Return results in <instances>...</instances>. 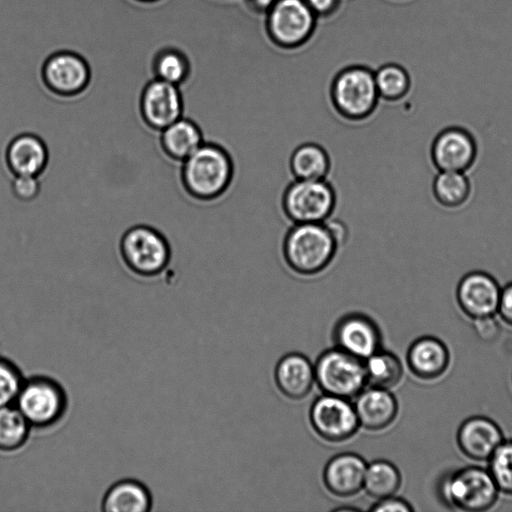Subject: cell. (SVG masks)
Listing matches in <instances>:
<instances>
[{"mask_svg":"<svg viewBox=\"0 0 512 512\" xmlns=\"http://www.w3.org/2000/svg\"><path fill=\"white\" fill-rule=\"evenodd\" d=\"M501 287L494 277L482 271L464 275L456 289V300L462 312L470 319L497 313Z\"/></svg>","mask_w":512,"mask_h":512,"instance_id":"13","label":"cell"},{"mask_svg":"<svg viewBox=\"0 0 512 512\" xmlns=\"http://www.w3.org/2000/svg\"><path fill=\"white\" fill-rule=\"evenodd\" d=\"M409 370L419 379L431 381L441 377L450 364V352L446 344L434 336H422L414 340L406 354Z\"/></svg>","mask_w":512,"mask_h":512,"instance_id":"18","label":"cell"},{"mask_svg":"<svg viewBox=\"0 0 512 512\" xmlns=\"http://www.w3.org/2000/svg\"><path fill=\"white\" fill-rule=\"evenodd\" d=\"M360 426L379 431L390 426L398 414V402L388 390L370 387L356 396L354 404Z\"/></svg>","mask_w":512,"mask_h":512,"instance_id":"20","label":"cell"},{"mask_svg":"<svg viewBox=\"0 0 512 512\" xmlns=\"http://www.w3.org/2000/svg\"><path fill=\"white\" fill-rule=\"evenodd\" d=\"M472 325L478 338L487 343L496 340L501 331L495 315L473 319Z\"/></svg>","mask_w":512,"mask_h":512,"instance_id":"34","label":"cell"},{"mask_svg":"<svg viewBox=\"0 0 512 512\" xmlns=\"http://www.w3.org/2000/svg\"><path fill=\"white\" fill-rule=\"evenodd\" d=\"M183 103L179 86L155 77L143 86L139 97L143 121L158 131L183 116Z\"/></svg>","mask_w":512,"mask_h":512,"instance_id":"12","label":"cell"},{"mask_svg":"<svg viewBox=\"0 0 512 512\" xmlns=\"http://www.w3.org/2000/svg\"><path fill=\"white\" fill-rule=\"evenodd\" d=\"M314 371L315 382L324 394L350 399L366 385L364 360L337 347L319 356Z\"/></svg>","mask_w":512,"mask_h":512,"instance_id":"7","label":"cell"},{"mask_svg":"<svg viewBox=\"0 0 512 512\" xmlns=\"http://www.w3.org/2000/svg\"><path fill=\"white\" fill-rule=\"evenodd\" d=\"M276 0H248L249 4L259 12H266Z\"/></svg>","mask_w":512,"mask_h":512,"instance_id":"38","label":"cell"},{"mask_svg":"<svg viewBox=\"0 0 512 512\" xmlns=\"http://www.w3.org/2000/svg\"><path fill=\"white\" fill-rule=\"evenodd\" d=\"M150 507L149 491L135 480L117 482L103 499V510L106 512H146Z\"/></svg>","mask_w":512,"mask_h":512,"instance_id":"23","label":"cell"},{"mask_svg":"<svg viewBox=\"0 0 512 512\" xmlns=\"http://www.w3.org/2000/svg\"><path fill=\"white\" fill-rule=\"evenodd\" d=\"M121 258L131 273L160 281L171 259L167 238L159 230L138 224L128 228L120 240Z\"/></svg>","mask_w":512,"mask_h":512,"instance_id":"3","label":"cell"},{"mask_svg":"<svg viewBox=\"0 0 512 512\" xmlns=\"http://www.w3.org/2000/svg\"><path fill=\"white\" fill-rule=\"evenodd\" d=\"M373 512H411L413 507L404 499L389 496L379 501L371 507Z\"/></svg>","mask_w":512,"mask_h":512,"instance_id":"35","label":"cell"},{"mask_svg":"<svg viewBox=\"0 0 512 512\" xmlns=\"http://www.w3.org/2000/svg\"><path fill=\"white\" fill-rule=\"evenodd\" d=\"M265 14L269 40L286 50L305 45L313 36L318 19L305 0H276Z\"/></svg>","mask_w":512,"mask_h":512,"instance_id":"6","label":"cell"},{"mask_svg":"<svg viewBox=\"0 0 512 512\" xmlns=\"http://www.w3.org/2000/svg\"><path fill=\"white\" fill-rule=\"evenodd\" d=\"M497 313L503 322L512 326V282L501 288Z\"/></svg>","mask_w":512,"mask_h":512,"instance_id":"36","label":"cell"},{"mask_svg":"<svg viewBox=\"0 0 512 512\" xmlns=\"http://www.w3.org/2000/svg\"><path fill=\"white\" fill-rule=\"evenodd\" d=\"M203 143L199 126L184 116L160 131V145L163 152L176 162H183Z\"/></svg>","mask_w":512,"mask_h":512,"instance_id":"22","label":"cell"},{"mask_svg":"<svg viewBox=\"0 0 512 512\" xmlns=\"http://www.w3.org/2000/svg\"><path fill=\"white\" fill-rule=\"evenodd\" d=\"M232 163L221 147L204 142L181 163V179L186 191L200 200L218 197L228 187Z\"/></svg>","mask_w":512,"mask_h":512,"instance_id":"2","label":"cell"},{"mask_svg":"<svg viewBox=\"0 0 512 512\" xmlns=\"http://www.w3.org/2000/svg\"><path fill=\"white\" fill-rule=\"evenodd\" d=\"M366 384L370 387L388 389L395 387L403 376L399 358L387 351H376L364 360Z\"/></svg>","mask_w":512,"mask_h":512,"instance_id":"24","label":"cell"},{"mask_svg":"<svg viewBox=\"0 0 512 512\" xmlns=\"http://www.w3.org/2000/svg\"><path fill=\"white\" fill-rule=\"evenodd\" d=\"M333 338L337 348L362 360L378 351L381 344L378 326L361 313L343 316L335 325Z\"/></svg>","mask_w":512,"mask_h":512,"instance_id":"15","label":"cell"},{"mask_svg":"<svg viewBox=\"0 0 512 512\" xmlns=\"http://www.w3.org/2000/svg\"><path fill=\"white\" fill-rule=\"evenodd\" d=\"M23 382L18 368L0 357V407L15 403Z\"/></svg>","mask_w":512,"mask_h":512,"instance_id":"32","label":"cell"},{"mask_svg":"<svg viewBox=\"0 0 512 512\" xmlns=\"http://www.w3.org/2000/svg\"><path fill=\"white\" fill-rule=\"evenodd\" d=\"M274 377L279 391L292 400L306 397L315 383L314 367L307 357L299 353L282 357L276 365Z\"/></svg>","mask_w":512,"mask_h":512,"instance_id":"21","label":"cell"},{"mask_svg":"<svg viewBox=\"0 0 512 512\" xmlns=\"http://www.w3.org/2000/svg\"><path fill=\"white\" fill-rule=\"evenodd\" d=\"M374 79L380 98L389 102L403 101L411 89L408 71L396 63H386L374 70Z\"/></svg>","mask_w":512,"mask_h":512,"instance_id":"28","label":"cell"},{"mask_svg":"<svg viewBox=\"0 0 512 512\" xmlns=\"http://www.w3.org/2000/svg\"><path fill=\"white\" fill-rule=\"evenodd\" d=\"M499 489L487 468L469 465L445 473L438 483V497L455 510L482 512L492 508Z\"/></svg>","mask_w":512,"mask_h":512,"instance_id":"1","label":"cell"},{"mask_svg":"<svg viewBox=\"0 0 512 512\" xmlns=\"http://www.w3.org/2000/svg\"><path fill=\"white\" fill-rule=\"evenodd\" d=\"M41 79L49 94L59 98H73L89 88L92 73L89 64L81 55L60 51L45 60Z\"/></svg>","mask_w":512,"mask_h":512,"instance_id":"10","label":"cell"},{"mask_svg":"<svg viewBox=\"0 0 512 512\" xmlns=\"http://www.w3.org/2000/svg\"><path fill=\"white\" fill-rule=\"evenodd\" d=\"M366 468V462L357 454L336 455L328 461L324 468V484L336 496H353L363 488Z\"/></svg>","mask_w":512,"mask_h":512,"instance_id":"19","label":"cell"},{"mask_svg":"<svg viewBox=\"0 0 512 512\" xmlns=\"http://www.w3.org/2000/svg\"><path fill=\"white\" fill-rule=\"evenodd\" d=\"M290 165L296 179L320 180L327 177L330 161L321 146L305 143L293 152Z\"/></svg>","mask_w":512,"mask_h":512,"instance_id":"25","label":"cell"},{"mask_svg":"<svg viewBox=\"0 0 512 512\" xmlns=\"http://www.w3.org/2000/svg\"><path fill=\"white\" fill-rule=\"evenodd\" d=\"M41 191V182L38 176L14 175L10 180V192L15 200L17 210L19 205H24L36 200Z\"/></svg>","mask_w":512,"mask_h":512,"instance_id":"33","label":"cell"},{"mask_svg":"<svg viewBox=\"0 0 512 512\" xmlns=\"http://www.w3.org/2000/svg\"><path fill=\"white\" fill-rule=\"evenodd\" d=\"M504 439L499 425L485 416L467 418L460 424L456 435L460 451L477 462L488 461Z\"/></svg>","mask_w":512,"mask_h":512,"instance_id":"16","label":"cell"},{"mask_svg":"<svg viewBox=\"0 0 512 512\" xmlns=\"http://www.w3.org/2000/svg\"><path fill=\"white\" fill-rule=\"evenodd\" d=\"M155 78L177 85H185L191 74L188 57L176 48H163L155 55L152 63Z\"/></svg>","mask_w":512,"mask_h":512,"instance_id":"29","label":"cell"},{"mask_svg":"<svg viewBox=\"0 0 512 512\" xmlns=\"http://www.w3.org/2000/svg\"><path fill=\"white\" fill-rule=\"evenodd\" d=\"M305 2L317 17H328L338 10L341 0H305Z\"/></svg>","mask_w":512,"mask_h":512,"instance_id":"37","label":"cell"},{"mask_svg":"<svg viewBox=\"0 0 512 512\" xmlns=\"http://www.w3.org/2000/svg\"><path fill=\"white\" fill-rule=\"evenodd\" d=\"M487 462L499 491L512 496V439H504Z\"/></svg>","mask_w":512,"mask_h":512,"instance_id":"31","label":"cell"},{"mask_svg":"<svg viewBox=\"0 0 512 512\" xmlns=\"http://www.w3.org/2000/svg\"><path fill=\"white\" fill-rule=\"evenodd\" d=\"M334 204V191L325 179H296L284 196L286 213L294 223H323Z\"/></svg>","mask_w":512,"mask_h":512,"instance_id":"9","label":"cell"},{"mask_svg":"<svg viewBox=\"0 0 512 512\" xmlns=\"http://www.w3.org/2000/svg\"><path fill=\"white\" fill-rule=\"evenodd\" d=\"M284 250L292 269L313 275L328 267L336 242L324 223H295L286 237Z\"/></svg>","mask_w":512,"mask_h":512,"instance_id":"4","label":"cell"},{"mask_svg":"<svg viewBox=\"0 0 512 512\" xmlns=\"http://www.w3.org/2000/svg\"><path fill=\"white\" fill-rule=\"evenodd\" d=\"M4 161L14 175L40 176L47 167L49 152L44 140L34 133L24 132L14 136L6 146Z\"/></svg>","mask_w":512,"mask_h":512,"instance_id":"17","label":"cell"},{"mask_svg":"<svg viewBox=\"0 0 512 512\" xmlns=\"http://www.w3.org/2000/svg\"><path fill=\"white\" fill-rule=\"evenodd\" d=\"M347 398L324 394L310 409V422L314 431L333 443L353 437L360 424L353 404Z\"/></svg>","mask_w":512,"mask_h":512,"instance_id":"11","label":"cell"},{"mask_svg":"<svg viewBox=\"0 0 512 512\" xmlns=\"http://www.w3.org/2000/svg\"><path fill=\"white\" fill-rule=\"evenodd\" d=\"M330 92L336 109L350 119L369 116L380 101L374 70L364 65L346 66L335 73Z\"/></svg>","mask_w":512,"mask_h":512,"instance_id":"5","label":"cell"},{"mask_svg":"<svg viewBox=\"0 0 512 512\" xmlns=\"http://www.w3.org/2000/svg\"><path fill=\"white\" fill-rule=\"evenodd\" d=\"M401 482V473L393 463L376 460L367 465L363 488L368 495L379 500L395 495Z\"/></svg>","mask_w":512,"mask_h":512,"instance_id":"27","label":"cell"},{"mask_svg":"<svg viewBox=\"0 0 512 512\" xmlns=\"http://www.w3.org/2000/svg\"><path fill=\"white\" fill-rule=\"evenodd\" d=\"M137 1L144 2V3H151V2H156L158 0H137Z\"/></svg>","mask_w":512,"mask_h":512,"instance_id":"39","label":"cell"},{"mask_svg":"<svg viewBox=\"0 0 512 512\" xmlns=\"http://www.w3.org/2000/svg\"><path fill=\"white\" fill-rule=\"evenodd\" d=\"M433 194L446 208L464 205L471 194V183L465 172L439 171L433 181Z\"/></svg>","mask_w":512,"mask_h":512,"instance_id":"26","label":"cell"},{"mask_svg":"<svg viewBox=\"0 0 512 512\" xmlns=\"http://www.w3.org/2000/svg\"><path fill=\"white\" fill-rule=\"evenodd\" d=\"M30 426L16 406L0 407V450L20 448L27 440Z\"/></svg>","mask_w":512,"mask_h":512,"instance_id":"30","label":"cell"},{"mask_svg":"<svg viewBox=\"0 0 512 512\" xmlns=\"http://www.w3.org/2000/svg\"><path fill=\"white\" fill-rule=\"evenodd\" d=\"M477 156L473 136L465 129L449 127L442 130L431 146V158L439 171L466 172Z\"/></svg>","mask_w":512,"mask_h":512,"instance_id":"14","label":"cell"},{"mask_svg":"<svg viewBox=\"0 0 512 512\" xmlns=\"http://www.w3.org/2000/svg\"><path fill=\"white\" fill-rule=\"evenodd\" d=\"M15 406L30 425L46 427L57 422L66 408V396L61 386L44 377L23 382Z\"/></svg>","mask_w":512,"mask_h":512,"instance_id":"8","label":"cell"}]
</instances>
